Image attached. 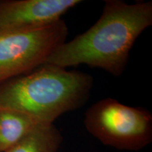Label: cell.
I'll list each match as a JSON object with an SVG mask.
<instances>
[{
    "label": "cell",
    "instance_id": "obj_4",
    "mask_svg": "<svg viewBox=\"0 0 152 152\" xmlns=\"http://www.w3.org/2000/svg\"><path fill=\"white\" fill-rule=\"evenodd\" d=\"M63 19L41 27L0 33V83L29 73L46 63L66 42Z\"/></svg>",
    "mask_w": 152,
    "mask_h": 152
},
{
    "label": "cell",
    "instance_id": "obj_1",
    "mask_svg": "<svg viewBox=\"0 0 152 152\" xmlns=\"http://www.w3.org/2000/svg\"><path fill=\"white\" fill-rule=\"evenodd\" d=\"M151 25V1L128 4L107 0L97 21L63 43L45 64L64 68L85 64L118 77L128 66L134 44Z\"/></svg>",
    "mask_w": 152,
    "mask_h": 152
},
{
    "label": "cell",
    "instance_id": "obj_6",
    "mask_svg": "<svg viewBox=\"0 0 152 152\" xmlns=\"http://www.w3.org/2000/svg\"><path fill=\"white\" fill-rule=\"evenodd\" d=\"M42 123L28 114L0 109V152H5Z\"/></svg>",
    "mask_w": 152,
    "mask_h": 152
},
{
    "label": "cell",
    "instance_id": "obj_7",
    "mask_svg": "<svg viewBox=\"0 0 152 152\" xmlns=\"http://www.w3.org/2000/svg\"><path fill=\"white\" fill-rule=\"evenodd\" d=\"M63 142L58 129L52 124H40L5 152H58Z\"/></svg>",
    "mask_w": 152,
    "mask_h": 152
},
{
    "label": "cell",
    "instance_id": "obj_3",
    "mask_svg": "<svg viewBox=\"0 0 152 152\" xmlns=\"http://www.w3.org/2000/svg\"><path fill=\"white\" fill-rule=\"evenodd\" d=\"M84 124L104 145L140 151L152 141V115L147 109L125 105L113 98L98 101L85 112Z\"/></svg>",
    "mask_w": 152,
    "mask_h": 152
},
{
    "label": "cell",
    "instance_id": "obj_2",
    "mask_svg": "<svg viewBox=\"0 0 152 152\" xmlns=\"http://www.w3.org/2000/svg\"><path fill=\"white\" fill-rule=\"evenodd\" d=\"M92 76L45 64L0 83V109L23 112L52 124L63 114L84 106L93 87Z\"/></svg>",
    "mask_w": 152,
    "mask_h": 152
},
{
    "label": "cell",
    "instance_id": "obj_5",
    "mask_svg": "<svg viewBox=\"0 0 152 152\" xmlns=\"http://www.w3.org/2000/svg\"><path fill=\"white\" fill-rule=\"evenodd\" d=\"M81 2L80 0H0V33L52 23Z\"/></svg>",
    "mask_w": 152,
    "mask_h": 152
}]
</instances>
